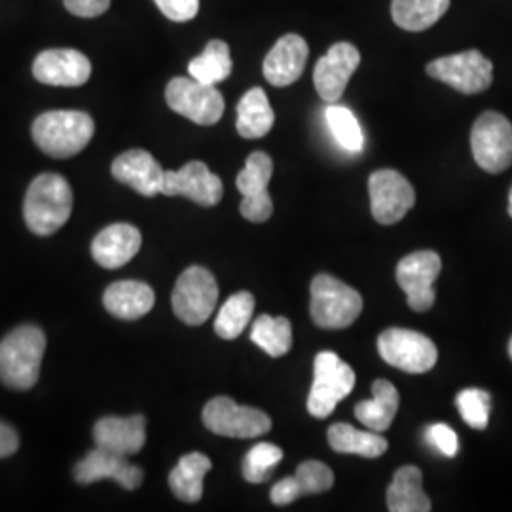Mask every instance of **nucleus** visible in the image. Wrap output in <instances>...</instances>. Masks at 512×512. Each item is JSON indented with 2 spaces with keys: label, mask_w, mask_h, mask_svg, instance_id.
I'll return each mask as SVG.
<instances>
[{
  "label": "nucleus",
  "mask_w": 512,
  "mask_h": 512,
  "mask_svg": "<svg viewBox=\"0 0 512 512\" xmlns=\"http://www.w3.org/2000/svg\"><path fill=\"white\" fill-rule=\"evenodd\" d=\"M73 213V190L57 173H42L31 183L23 217L27 228L37 236H52L67 224Z\"/></svg>",
  "instance_id": "f257e3e1"
},
{
  "label": "nucleus",
  "mask_w": 512,
  "mask_h": 512,
  "mask_svg": "<svg viewBox=\"0 0 512 512\" xmlns=\"http://www.w3.org/2000/svg\"><path fill=\"white\" fill-rule=\"evenodd\" d=\"M95 124L82 110H50L33 124V139L44 154L52 158H71L90 145Z\"/></svg>",
  "instance_id": "f03ea898"
},
{
  "label": "nucleus",
  "mask_w": 512,
  "mask_h": 512,
  "mask_svg": "<svg viewBox=\"0 0 512 512\" xmlns=\"http://www.w3.org/2000/svg\"><path fill=\"white\" fill-rule=\"evenodd\" d=\"M46 351V336L35 325L12 330L0 342V380L12 389L35 387Z\"/></svg>",
  "instance_id": "7ed1b4c3"
},
{
  "label": "nucleus",
  "mask_w": 512,
  "mask_h": 512,
  "mask_svg": "<svg viewBox=\"0 0 512 512\" xmlns=\"http://www.w3.org/2000/svg\"><path fill=\"white\" fill-rule=\"evenodd\" d=\"M363 311V298L344 281L321 274L311 281L310 313L321 329H346Z\"/></svg>",
  "instance_id": "20e7f679"
},
{
  "label": "nucleus",
  "mask_w": 512,
  "mask_h": 512,
  "mask_svg": "<svg viewBox=\"0 0 512 512\" xmlns=\"http://www.w3.org/2000/svg\"><path fill=\"white\" fill-rule=\"evenodd\" d=\"M355 387V372L336 353L323 351L315 357L313 385L308 395V410L313 418L325 420Z\"/></svg>",
  "instance_id": "39448f33"
},
{
  "label": "nucleus",
  "mask_w": 512,
  "mask_h": 512,
  "mask_svg": "<svg viewBox=\"0 0 512 512\" xmlns=\"http://www.w3.org/2000/svg\"><path fill=\"white\" fill-rule=\"evenodd\" d=\"M219 285L202 266H190L175 283L171 304L175 315L186 325H203L217 308Z\"/></svg>",
  "instance_id": "423d86ee"
},
{
  "label": "nucleus",
  "mask_w": 512,
  "mask_h": 512,
  "mask_svg": "<svg viewBox=\"0 0 512 512\" xmlns=\"http://www.w3.org/2000/svg\"><path fill=\"white\" fill-rule=\"evenodd\" d=\"M165 101L169 109L198 126H213L224 114V97L211 86L196 78L177 76L165 88Z\"/></svg>",
  "instance_id": "0eeeda50"
},
{
  "label": "nucleus",
  "mask_w": 512,
  "mask_h": 512,
  "mask_svg": "<svg viewBox=\"0 0 512 512\" xmlns=\"http://www.w3.org/2000/svg\"><path fill=\"white\" fill-rule=\"evenodd\" d=\"M203 425L220 437L228 439H256L272 429V420L266 412L239 406L230 397H215L203 408Z\"/></svg>",
  "instance_id": "6e6552de"
},
{
  "label": "nucleus",
  "mask_w": 512,
  "mask_h": 512,
  "mask_svg": "<svg viewBox=\"0 0 512 512\" xmlns=\"http://www.w3.org/2000/svg\"><path fill=\"white\" fill-rule=\"evenodd\" d=\"M427 74L458 92L475 95L486 92L492 86L494 65L478 50H467L431 61L427 65Z\"/></svg>",
  "instance_id": "1a4fd4ad"
},
{
  "label": "nucleus",
  "mask_w": 512,
  "mask_h": 512,
  "mask_svg": "<svg viewBox=\"0 0 512 512\" xmlns=\"http://www.w3.org/2000/svg\"><path fill=\"white\" fill-rule=\"evenodd\" d=\"M476 164L488 173H501L512 164V124L499 112H484L471 131Z\"/></svg>",
  "instance_id": "9d476101"
},
{
  "label": "nucleus",
  "mask_w": 512,
  "mask_h": 512,
  "mask_svg": "<svg viewBox=\"0 0 512 512\" xmlns=\"http://www.w3.org/2000/svg\"><path fill=\"white\" fill-rule=\"evenodd\" d=\"M378 351L387 365L410 374L429 372L439 359V351L431 338L416 330H385L378 338Z\"/></svg>",
  "instance_id": "9b49d317"
},
{
  "label": "nucleus",
  "mask_w": 512,
  "mask_h": 512,
  "mask_svg": "<svg viewBox=\"0 0 512 512\" xmlns=\"http://www.w3.org/2000/svg\"><path fill=\"white\" fill-rule=\"evenodd\" d=\"M370 211L380 224H397L416 203L414 186L399 171L380 169L368 179Z\"/></svg>",
  "instance_id": "f8f14e48"
},
{
  "label": "nucleus",
  "mask_w": 512,
  "mask_h": 512,
  "mask_svg": "<svg viewBox=\"0 0 512 512\" xmlns=\"http://www.w3.org/2000/svg\"><path fill=\"white\" fill-rule=\"evenodd\" d=\"M442 260L435 251H418L412 255L404 256L397 266V283L406 293V302L414 311H427L435 304V289L433 283L437 281Z\"/></svg>",
  "instance_id": "ddd939ff"
},
{
  "label": "nucleus",
  "mask_w": 512,
  "mask_h": 512,
  "mask_svg": "<svg viewBox=\"0 0 512 512\" xmlns=\"http://www.w3.org/2000/svg\"><path fill=\"white\" fill-rule=\"evenodd\" d=\"M274 173V162L266 152H253L238 175V190L243 196L241 215L251 222H266L274 213L268 184Z\"/></svg>",
  "instance_id": "4468645a"
},
{
  "label": "nucleus",
  "mask_w": 512,
  "mask_h": 512,
  "mask_svg": "<svg viewBox=\"0 0 512 512\" xmlns=\"http://www.w3.org/2000/svg\"><path fill=\"white\" fill-rule=\"evenodd\" d=\"M359 63L361 54L353 44L338 42L330 46L329 52L317 61L313 73V84L319 97L327 103H338Z\"/></svg>",
  "instance_id": "2eb2a0df"
},
{
  "label": "nucleus",
  "mask_w": 512,
  "mask_h": 512,
  "mask_svg": "<svg viewBox=\"0 0 512 512\" xmlns=\"http://www.w3.org/2000/svg\"><path fill=\"white\" fill-rule=\"evenodd\" d=\"M33 74L38 82L46 86L78 88L90 80L92 63L78 50H44L42 54L37 55L33 63Z\"/></svg>",
  "instance_id": "dca6fc26"
},
{
  "label": "nucleus",
  "mask_w": 512,
  "mask_h": 512,
  "mask_svg": "<svg viewBox=\"0 0 512 512\" xmlns=\"http://www.w3.org/2000/svg\"><path fill=\"white\" fill-rule=\"evenodd\" d=\"M162 194L213 207L222 200V181L203 162H188L179 171H165Z\"/></svg>",
  "instance_id": "f3484780"
},
{
  "label": "nucleus",
  "mask_w": 512,
  "mask_h": 512,
  "mask_svg": "<svg viewBox=\"0 0 512 512\" xmlns=\"http://www.w3.org/2000/svg\"><path fill=\"white\" fill-rule=\"evenodd\" d=\"M74 478L78 484H93L109 478L131 492L143 484L145 473L141 467L131 465L126 456L95 446V450L74 467Z\"/></svg>",
  "instance_id": "a211bd4d"
},
{
  "label": "nucleus",
  "mask_w": 512,
  "mask_h": 512,
  "mask_svg": "<svg viewBox=\"0 0 512 512\" xmlns=\"http://www.w3.org/2000/svg\"><path fill=\"white\" fill-rule=\"evenodd\" d=\"M165 171L156 158L141 148H133L120 154L112 162V177L122 184H128L145 198L162 194Z\"/></svg>",
  "instance_id": "6ab92c4d"
},
{
  "label": "nucleus",
  "mask_w": 512,
  "mask_h": 512,
  "mask_svg": "<svg viewBox=\"0 0 512 512\" xmlns=\"http://www.w3.org/2000/svg\"><path fill=\"white\" fill-rule=\"evenodd\" d=\"M308 55V42L300 35H285L279 38L264 59V78L275 88L291 86L304 73Z\"/></svg>",
  "instance_id": "aec40b11"
},
{
  "label": "nucleus",
  "mask_w": 512,
  "mask_h": 512,
  "mask_svg": "<svg viewBox=\"0 0 512 512\" xmlns=\"http://www.w3.org/2000/svg\"><path fill=\"white\" fill-rule=\"evenodd\" d=\"M93 440L99 448L114 454L135 456L147 442V420L143 416L103 418L93 427Z\"/></svg>",
  "instance_id": "412c9836"
},
{
  "label": "nucleus",
  "mask_w": 512,
  "mask_h": 512,
  "mask_svg": "<svg viewBox=\"0 0 512 512\" xmlns=\"http://www.w3.org/2000/svg\"><path fill=\"white\" fill-rule=\"evenodd\" d=\"M141 232L126 224L118 222L101 230L92 243V255L95 262L107 270H116L126 266L141 249Z\"/></svg>",
  "instance_id": "4be33fe9"
},
{
  "label": "nucleus",
  "mask_w": 512,
  "mask_h": 512,
  "mask_svg": "<svg viewBox=\"0 0 512 512\" xmlns=\"http://www.w3.org/2000/svg\"><path fill=\"white\" fill-rule=\"evenodd\" d=\"M334 484V475L321 461H304L298 465L294 476L279 480L272 488L270 499L274 505H289L302 495L323 494L329 492Z\"/></svg>",
  "instance_id": "5701e85b"
},
{
  "label": "nucleus",
  "mask_w": 512,
  "mask_h": 512,
  "mask_svg": "<svg viewBox=\"0 0 512 512\" xmlns=\"http://www.w3.org/2000/svg\"><path fill=\"white\" fill-rule=\"evenodd\" d=\"M156 294L143 281H118L103 294V304L110 315L122 321H135L145 317L154 308Z\"/></svg>",
  "instance_id": "b1692460"
},
{
  "label": "nucleus",
  "mask_w": 512,
  "mask_h": 512,
  "mask_svg": "<svg viewBox=\"0 0 512 512\" xmlns=\"http://www.w3.org/2000/svg\"><path fill=\"white\" fill-rule=\"evenodd\" d=\"M399 410V391L387 380H376L372 384V399L355 406L357 420L366 429L382 433L391 427Z\"/></svg>",
  "instance_id": "393cba45"
},
{
  "label": "nucleus",
  "mask_w": 512,
  "mask_h": 512,
  "mask_svg": "<svg viewBox=\"0 0 512 512\" xmlns=\"http://www.w3.org/2000/svg\"><path fill=\"white\" fill-rule=\"evenodd\" d=\"M421 471L414 465L401 467L387 488V509L391 512H429L431 501L421 486Z\"/></svg>",
  "instance_id": "a878e982"
},
{
  "label": "nucleus",
  "mask_w": 512,
  "mask_h": 512,
  "mask_svg": "<svg viewBox=\"0 0 512 512\" xmlns=\"http://www.w3.org/2000/svg\"><path fill=\"white\" fill-rule=\"evenodd\" d=\"M275 114L268 95L262 88H253L238 103V133L243 139H260L274 128Z\"/></svg>",
  "instance_id": "bb28decb"
},
{
  "label": "nucleus",
  "mask_w": 512,
  "mask_h": 512,
  "mask_svg": "<svg viewBox=\"0 0 512 512\" xmlns=\"http://www.w3.org/2000/svg\"><path fill=\"white\" fill-rule=\"evenodd\" d=\"M330 448L338 454L374 459L387 452V440L376 431H361L348 423H334L329 429Z\"/></svg>",
  "instance_id": "cd10ccee"
},
{
  "label": "nucleus",
  "mask_w": 512,
  "mask_h": 512,
  "mask_svg": "<svg viewBox=\"0 0 512 512\" xmlns=\"http://www.w3.org/2000/svg\"><path fill=\"white\" fill-rule=\"evenodd\" d=\"M211 459L200 452L186 454L169 473V488L184 503H196L203 495V478L211 471Z\"/></svg>",
  "instance_id": "c85d7f7f"
},
{
  "label": "nucleus",
  "mask_w": 512,
  "mask_h": 512,
  "mask_svg": "<svg viewBox=\"0 0 512 512\" xmlns=\"http://www.w3.org/2000/svg\"><path fill=\"white\" fill-rule=\"evenodd\" d=\"M450 8V0H393L391 18L404 31L420 33L433 27Z\"/></svg>",
  "instance_id": "c756f323"
},
{
  "label": "nucleus",
  "mask_w": 512,
  "mask_h": 512,
  "mask_svg": "<svg viewBox=\"0 0 512 512\" xmlns=\"http://www.w3.org/2000/svg\"><path fill=\"white\" fill-rule=\"evenodd\" d=\"M188 73L203 84L217 86L232 74L230 48L224 40H211L202 55L190 61Z\"/></svg>",
  "instance_id": "7c9ffc66"
},
{
  "label": "nucleus",
  "mask_w": 512,
  "mask_h": 512,
  "mask_svg": "<svg viewBox=\"0 0 512 512\" xmlns=\"http://www.w3.org/2000/svg\"><path fill=\"white\" fill-rule=\"evenodd\" d=\"M251 340L270 357H283L293 348V327L285 317L260 315L253 323Z\"/></svg>",
  "instance_id": "2f4dec72"
},
{
  "label": "nucleus",
  "mask_w": 512,
  "mask_h": 512,
  "mask_svg": "<svg viewBox=\"0 0 512 512\" xmlns=\"http://www.w3.org/2000/svg\"><path fill=\"white\" fill-rule=\"evenodd\" d=\"M255 311V296L241 291L230 296L220 308L215 319V332L224 340H236L245 327L251 323Z\"/></svg>",
  "instance_id": "473e14b6"
},
{
  "label": "nucleus",
  "mask_w": 512,
  "mask_h": 512,
  "mask_svg": "<svg viewBox=\"0 0 512 512\" xmlns=\"http://www.w3.org/2000/svg\"><path fill=\"white\" fill-rule=\"evenodd\" d=\"M330 131L338 145L346 148L349 152H361L365 147L363 129L359 126L355 114L346 107H340L336 103H330L329 109L325 112Z\"/></svg>",
  "instance_id": "72a5a7b5"
},
{
  "label": "nucleus",
  "mask_w": 512,
  "mask_h": 512,
  "mask_svg": "<svg viewBox=\"0 0 512 512\" xmlns=\"http://www.w3.org/2000/svg\"><path fill=\"white\" fill-rule=\"evenodd\" d=\"M283 459V450L272 442H260L253 446L243 459V478L251 484L266 482L275 467Z\"/></svg>",
  "instance_id": "f704fd0d"
},
{
  "label": "nucleus",
  "mask_w": 512,
  "mask_h": 512,
  "mask_svg": "<svg viewBox=\"0 0 512 512\" xmlns=\"http://www.w3.org/2000/svg\"><path fill=\"white\" fill-rule=\"evenodd\" d=\"M456 404H458L459 414L467 425H471L473 429H486L488 421H490V408H492V401H490V393H486L484 389H463L456 397Z\"/></svg>",
  "instance_id": "c9c22d12"
},
{
  "label": "nucleus",
  "mask_w": 512,
  "mask_h": 512,
  "mask_svg": "<svg viewBox=\"0 0 512 512\" xmlns=\"http://www.w3.org/2000/svg\"><path fill=\"white\" fill-rule=\"evenodd\" d=\"M427 440L439 450L442 456L454 458L458 456L459 440L456 431L450 425L444 423H435L427 429Z\"/></svg>",
  "instance_id": "e433bc0d"
},
{
  "label": "nucleus",
  "mask_w": 512,
  "mask_h": 512,
  "mask_svg": "<svg viewBox=\"0 0 512 512\" xmlns=\"http://www.w3.org/2000/svg\"><path fill=\"white\" fill-rule=\"evenodd\" d=\"M165 18L177 23L190 21L198 16L200 0H154Z\"/></svg>",
  "instance_id": "4c0bfd02"
},
{
  "label": "nucleus",
  "mask_w": 512,
  "mask_h": 512,
  "mask_svg": "<svg viewBox=\"0 0 512 512\" xmlns=\"http://www.w3.org/2000/svg\"><path fill=\"white\" fill-rule=\"evenodd\" d=\"M65 8L78 18H97L109 10L110 0H63Z\"/></svg>",
  "instance_id": "58836bf2"
},
{
  "label": "nucleus",
  "mask_w": 512,
  "mask_h": 512,
  "mask_svg": "<svg viewBox=\"0 0 512 512\" xmlns=\"http://www.w3.org/2000/svg\"><path fill=\"white\" fill-rule=\"evenodd\" d=\"M19 437L16 429L0 421V459L10 458L18 452Z\"/></svg>",
  "instance_id": "ea45409f"
},
{
  "label": "nucleus",
  "mask_w": 512,
  "mask_h": 512,
  "mask_svg": "<svg viewBox=\"0 0 512 512\" xmlns=\"http://www.w3.org/2000/svg\"><path fill=\"white\" fill-rule=\"evenodd\" d=\"M509 215L512 217V188H511V194H509Z\"/></svg>",
  "instance_id": "a19ab883"
},
{
  "label": "nucleus",
  "mask_w": 512,
  "mask_h": 512,
  "mask_svg": "<svg viewBox=\"0 0 512 512\" xmlns=\"http://www.w3.org/2000/svg\"><path fill=\"white\" fill-rule=\"evenodd\" d=\"M509 355H511V359H512V338H511V344H509Z\"/></svg>",
  "instance_id": "79ce46f5"
}]
</instances>
